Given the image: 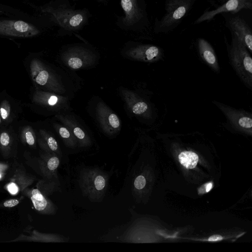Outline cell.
Returning a JSON list of instances; mask_svg holds the SVG:
<instances>
[{
	"mask_svg": "<svg viewBox=\"0 0 252 252\" xmlns=\"http://www.w3.org/2000/svg\"><path fill=\"white\" fill-rule=\"evenodd\" d=\"M198 0H165L164 13L156 19L155 33H168L175 30Z\"/></svg>",
	"mask_w": 252,
	"mask_h": 252,
	"instance_id": "obj_1",
	"label": "cell"
},
{
	"mask_svg": "<svg viewBox=\"0 0 252 252\" xmlns=\"http://www.w3.org/2000/svg\"><path fill=\"white\" fill-rule=\"evenodd\" d=\"M230 43L226 41L229 62L244 84L252 88V59L246 47L233 34Z\"/></svg>",
	"mask_w": 252,
	"mask_h": 252,
	"instance_id": "obj_2",
	"label": "cell"
},
{
	"mask_svg": "<svg viewBox=\"0 0 252 252\" xmlns=\"http://www.w3.org/2000/svg\"><path fill=\"white\" fill-rule=\"evenodd\" d=\"M107 173L98 168H84L80 173L78 183L84 196L93 202L103 199L108 185Z\"/></svg>",
	"mask_w": 252,
	"mask_h": 252,
	"instance_id": "obj_3",
	"label": "cell"
},
{
	"mask_svg": "<svg viewBox=\"0 0 252 252\" xmlns=\"http://www.w3.org/2000/svg\"><path fill=\"white\" fill-rule=\"evenodd\" d=\"M213 102L223 113L228 125L233 130L252 134V115L251 113L217 101H213Z\"/></svg>",
	"mask_w": 252,
	"mask_h": 252,
	"instance_id": "obj_4",
	"label": "cell"
},
{
	"mask_svg": "<svg viewBox=\"0 0 252 252\" xmlns=\"http://www.w3.org/2000/svg\"><path fill=\"white\" fill-rule=\"evenodd\" d=\"M242 9H252V0H224L220 5L215 8L207 9L197 18L193 23L199 24L205 21L212 20L220 14H236Z\"/></svg>",
	"mask_w": 252,
	"mask_h": 252,
	"instance_id": "obj_5",
	"label": "cell"
},
{
	"mask_svg": "<svg viewBox=\"0 0 252 252\" xmlns=\"http://www.w3.org/2000/svg\"><path fill=\"white\" fill-rule=\"evenodd\" d=\"M225 25L230 31L252 53V32L247 22L238 15L224 13Z\"/></svg>",
	"mask_w": 252,
	"mask_h": 252,
	"instance_id": "obj_6",
	"label": "cell"
},
{
	"mask_svg": "<svg viewBox=\"0 0 252 252\" xmlns=\"http://www.w3.org/2000/svg\"><path fill=\"white\" fill-rule=\"evenodd\" d=\"M39 30L32 24L22 20H0V35L29 37L37 35Z\"/></svg>",
	"mask_w": 252,
	"mask_h": 252,
	"instance_id": "obj_7",
	"label": "cell"
},
{
	"mask_svg": "<svg viewBox=\"0 0 252 252\" xmlns=\"http://www.w3.org/2000/svg\"><path fill=\"white\" fill-rule=\"evenodd\" d=\"M21 108L6 93H0V115L3 126H11L19 117Z\"/></svg>",
	"mask_w": 252,
	"mask_h": 252,
	"instance_id": "obj_8",
	"label": "cell"
},
{
	"mask_svg": "<svg viewBox=\"0 0 252 252\" xmlns=\"http://www.w3.org/2000/svg\"><path fill=\"white\" fill-rule=\"evenodd\" d=\"M121 3L125 14L123 20L126 25H133L143 18V12L136 0H121Z\"/></svg>",
	"mask_w": 252,
	"mask_h": 252,
	"instance_id": "obj_9",
	"label": "cell"
},
{
	"mask_svg": "<svg viewBox=\"0 0 252 252\" xmlns=\"http://www.w3.org/2000/svg\"><path fill=\"white\" fill-rule=\"evenodd\" d=\"M197 45L199 55L203 61L215 71L219 70L217 56L210 43L204 38H199Z\"/></svg>",
	"mask_w": 252,
	"mask_h": 252,
	"instance_id": "obj_10",
	"label": "cell"
},
{
	"mask_svg": "<svg viewBox=\"0 0 252 252\" xmlns=\"http://www.w3.org/2000/svg\"><path fill=\"white\" fill-rule=\"evenodd\" d=\"M132 55L137 59L145 61L154 62L160 59L163 56L162 49L154 45H143L134 48Z\"/></svg>",
	"mask_w": 252,
	"mask_h": 252,
	"instance_id": "obj_11",
	"label": "cell"
},
{
	"mask_svg": "<svg viewBox=\"0 0 252 252\" xmlns=\"http://www.w3.org/2000/svg\"><path fill=\"white\" fill-rule=\"evenodd\" d=\"M31 200L35 209L40 213L53 214L56 211L53 203L47 199L38 189L32 190Z\"/></svg>",
	"mask_w": 252,
	"mask_h": 252,
	"instance_id": "obj_12",
	"label": "cell"
},
{
	"mask_svg": "<svg viewBox=\"0 0 252 252\" xmlns=\"http://www.w3.org/2000/svg\"><path fill=\"white\" fill-rule=\"evenodd\" d=\"M178 158L181 164L188 169L194 168L198 161V155L191 151H183Z\"/></svg>",
	"mask_w": 252,
	"mask_h": 252,
	"instance_id": "obj_13",
	"label": "cell"
},
{
	"mask_svg": "<svg viewBox=\"0 0 252 252\" xmlns=\"http://www.w3.org/2000/svg\"><path fill=\"white\" fill-rule=\"evenodd\" d=\"M60 161L59 158L56 155H51L48 158L44 166V171L46 175L52 177L56 175V171L60 165Z\"/></svg>",
	"mask_w": 252,
	"mask_h": 252,
	"instance_id": "obj_14",
	"label": "cell"
},
{
	"mask_svg": "<svg viewBox=\"0 0 252 252\" xmlns=\"http://www.w3.org/2000/svg\"><path fill=\"white\" fill-rule=\"evenodd\" d=\"M22 139L29 146H33L35 143V134L33 128L29 125H26L21 129Z\"/></svg>",
	"mask_w": 252,
	"mask_h": 252,
	"instance_id": "obj_15",
	"label": "cell"
},
{
	"mask_svg": "<svg viewBox=\"0 0 252 252\" xmlns=\"http://www.w3.org/2000/svg\"><path fill=\"white\" fill-rule=\"evenodd\" d=\"M146 184L145 177L140 175L137 176L134 179L133 184V189L136 190H140L143 189Z\"/></svg>",
	"mask_w": 252,
	"mask_h": 252,
	"instance_id": "obj_16",
	"label": "cell"
},
{
	"mask_svg": "<svg viewBox=\"0 0 252 252\" xmlns=\"http://www.w3.org/2000/svg\"><path fill=\"white\" fill-rule=\"evenodd\" d=\"M148 108L147 103L143 101H139L135 103L132 107V112L136 115H140L145 112Z\"/></svg>",
	"mask_w": 252,
	"mask_h": 252,
	"instance_id": "obj_17",
	"label": "cell"
},
{
	"mask_svg": "<svg viewBox=\"0 0 252 252\" xmlns=\"http://www.w3.org/2000/svg\"><path fill=\"white\" fill-rule=\"evenodd\" d=\"M46 142L49 149L53 152L59 153V146L55 139L52 136L46 137Z\"/></svg>",
	"mask_w": 252,
	"mask_h": 252,
	"instance_id": "obj_18",
	"label": "cell"
},
{
	"mask_svg": "<svg viewBox=\"0 0 252 252\" xmlns=\"http://www.w3.org/2000/svg\"><path fill=\"white\" fill-rule=\"evenodd\" d=\"M69 66L73 69H78L82 65L81 60L77 57H71L68 61Z\"/></svg>",
	"mask_w": 252,
	"mask_h": 252,
	"instance_id": "obj_19",
	"label": "cell"
},
{
	"mask_svg": "<svg viewBox=\"0 0 252 252\" xmlns=\"http://www.w3.org/2000/svg\"><path fill=\"white\" fill-rule=\"evenodd\" d=\"M109 122L111 126L114 128H118L120 126V121L117 116L114 114H111L109 117Z\"/></svg>",
	"mask_w": 252,
	"mask_h": 252,
	"instance_id": "obj_20",
	"label": "cell"
},
{
	"mask_svg": "<svg viewBox=\"0 0 252 252\" xmlns=\"http://www.w3.org/2000/svg\"><path fill=\"white\" fill-rule=\"evenodd\" d=\"M74 135L79 139L82 140L85 138V133L84 131L79 127H75L73 130Z\"/></svg>",
	"mask_w": 252,
	"mask_h": 252,
	"instance_id": "obj_21",
	"label": "cell"
},
{
	"mask_svg": "<svg viewBox=\"0 0 252 252\" xmlns=\"http://www.w3.org/2000/svg\"><path fill=\"white\" fill-rule=\"evenodd\" d=\"M19 201L17 199H12L6 200L4 202L3 205L6 207H12L17 205Z\"/></svg>",
	"mask_w": 252,
	"mask_h": 252,
	"instance_id": "obj_22",
	"label": "cell"
},
{
	"mask_svg": "<svg viewBox=\"0 0 252 252\" xmlns=\"http://www.w3.org/2000/svg\"><path fill=\"white\" fill-rule=\"evenodd\" d=\"M61 136L64 139H68L70 137L69 131L65 127H61L59 129Z\"/></svg>",
	"mask_w": 252,
	"mask_h": 252,
	"instance_id": "obj_23",
	"label": "cell"
},
{
	"mask_svg": "<svg viewBox=\"0 0 252 252\" xmlns=\"http://www.w3.org/2000/svg\"><path fill=\"white\" fill-rule=\"evenodd\" d=\"M7 188L9 192L12 194H16L18 191V188L17 186L14 183H10L8 185Z\"/></svg>",
	"mask_w": 252,
	"mask_h": 252,
	"instance_id": "obj_24",
	"label": "cell"
},
{
	"mask_svg": "<svg viewBox=\"0 0 252 252\" xmlns=\"http://www.w3.org/2000/svg\"><path fill=\"white\" fill-rule=\"evenodd\" d=\"M58 98L55 95H51L48 98L47 100V103L48 105L50 106H53L55 105L58 102Z\"/></svg>",
	"mask_w": 252,
	"mask_h": 252,
	"instance_id": "obj_25",
	"label": "cell"
},
{
	"mask_svg": "<svg viewBox=\"0 0 252 252\" xmlns=\"http://www.w3.org/2000/svg\"><path fill=\"white\" fill-rule=\"evenodd\" d=\"M222 239V237L220 235H214L210 237L208 239V241H217L221 240Z\"/></svg>",
	"mask_w": 252,
	"mask_h": 252,
	"instance_id": "obj_26",
	"label": "cell"
},
{
	"mask_svg": "<svg viewBox=\"0 0 252 252\" xmlns=\"http://www.w3.org/2000/svg\"><path fill=\"white\" fill-rule=\"evenodd\" d=\"M213 187V184L212 182L208 183L204 185V186L202 187L203 188V189H205V191L206 192H209Z\"/></svg>",
	"mask_w": 252,
	"mask_h": 252,
	"instance_id": "obj_27",
	"label": "cell"
},
{
	"mask_svg": "<svg viewBox=\"0 0 252 252\" xmlns=\"http://www.w3.org/2000/svg\"><path fill=\"white\" fill-rule=\"evenodd\" d=\"M3 126V123L2 122V120L0 115V129Z\"/></svg>",
	"mask_w": 252,
	"mask_h": 252,
	"instance_id": "obj_28",
	"label": "cell"
},
{
	"mask_svg": "<svg viewBox=\"0 0 252 252\" xmlns=\"http://www.w3.org/2000/svg\"><path fill=\"white\" fill-rule=\"evenodd\" d=\"M0 177H1V175H0Z\"/></svg>",
	"mask_w": 252,
	"mask_h": 252,
	"instance_id": "obj_29",
	"label": "cell"
}]
</instances>
